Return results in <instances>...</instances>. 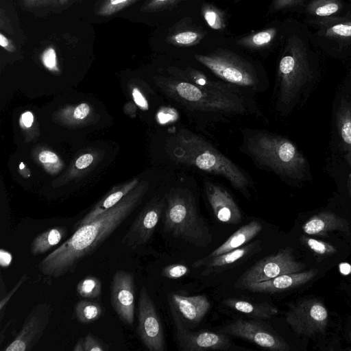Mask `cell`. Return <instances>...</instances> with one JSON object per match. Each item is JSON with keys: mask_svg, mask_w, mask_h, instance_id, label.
<instances>
[{"mask_svg": "<svg viewBox=\"0 0 351 351\" xmlns=\"http://www.w3.org/2000/svg\"><path fill=\"white\" fill-rule=\"evenodd\" d=\"M263 229L262 224L256 220H252L241 226L233 233L222 245L213 250L206 258H210L237 249L251 241Z\"/></svg>", "mask_w": 351, "mask_h": 351, "instance_id": "cell-21", "label": "cell"}, {"mask_svg": "<svg viewBox=\"0 0 351 351\" xmlns=\"http://www.w3.org/2000/svg\"><path fill=\"white\" fill-rule=\"evenodd\" d=\"M304 267L302 263L295 260L292 248L286 247L256 262L241 276L234 287L243 289L250 283L267 280L285 274L300 272Z\"/></svg>", "mask_w": 351, "mask_h": 351, "instance_id": "cell-8", "label": "cell"}, {"mask_svg": "<svg viewBox=\"0 0 351 351\" xmlns=\"http://www.w3.org/2000/svg\"><path fill=\"white\" fill-rule=\"evenodd\" d=\"M136 1L137 0H106L98 10L97 14L102 16H110Z\"/></svg>", "mask_w": 351, "mask_h": 351, "instance_id": "cell-30", "label": "cell"}, {"mask_svg": "<svg viewBox=\"0 0 351 351\" xmlns=\"http://www.w3.org/2000/svg\"><path fill=\"white\" fill-rule=\"evenodd\" d=\"M164 230L196 247H205L213 234L199 215L193 193L186 188H173L165 197Z\"/></svg>", "mask_w": 351, "mask_h": 351, "instance_id": "cell-5", "label": "cell"}, {"mask_svg": "<svg viewBox=\"0 0 351 351\" xmlns=\"http://www.w3.org/2000/svg\"><path fill=\"white\" fill-rule=\"evenodd\" d=\"M73 351H84V338L80 339L73 348Z\"/></svg>", "mask_w": 351, "mask_h": 351, "instance_id": "cell-47", "label": "cell"}, {"mask_svg": "<svg viewBox=\"0 0 351 351\" xmlns=\"http://www.w3.org/2000/svg\"><path fill=\"white\" fill-rule=\"evenodd\" d=\"M223 304L235 311L259 319L271 318L278 312L277 307L266 302H252L237 298H228L223 300Z\"/></svg>", "mask_w": 351, "mask_h": 351, "instance_id": "cell-22", "label": "cell"}, {"mask_svg": "<svg viewBox=\"0 0 351 351\" xmlns=\"http://www.w3.org/2000/svg\"><path fill=\"white\" fill-rule=\"evenodd\" d=\"M176 343L182 351L228 350L233 346L228 336L221 332H194L174 322Z\"/></svg>", "mask_w": 351, "mask_h": 351, "instance_id": "cell-15", "label": "cell"}, {"mask_svg": "<svg viewBox=\"0 0 351 351\" xmlns=\"http://www.w3.org/2000/svg\"><path fill=\"white\" fill-rule=\"evenodd\" d=\"M308 234L324 235L330 231H349L348 221L330 211L320 213L310 218L302 226Z\"/></svg>", "mask_w": 351, "mask_h": 351, "instance_id": "cell-20", "label": "cell"}, {"mask_svg": "<svg viewBox=\"0 0 351 351\" xmlns=\"http://www.w3.org/2000/svg\"><path fill=\"white\" fill-rule=\"evenodd\" d=\"M195 58L223 82L254 90L259 86L255 68L237 53L219 49L208 54H195Z\"/></svg>", "mask_w": 351, "mask_h": 351, "instance_id": "cell-7", "label": "cell"}, {"mask_svg": "<svg viewBox=\"0 0 351 351\" xmlns=\"http://www.w3.org/2000/svg\"><path fill=\"white\" fill-rule=\"evenodd\" d=\"M84 351H106L108 346L91 333L84 337Z\"/></svg>", "mask_w": 351, "mask_h": 351, "instance_id": "cell-34", "label": "cell"}, {"mask_svg": "<svg viewBox=\"0 0 351 351\" xmlns=\"http://www.w3.org/2000/svg\"><path fill=\"white\" fill-rule=\"evenodd\" d=\"M69 0H59V4L60 5H64L66 4Z\"/></svg>", "mask_w": 351, "mask_h": 351, "instance_id": "cell-50", "label": "cell"}, {"mask_svg": "<svg viewBox=\"0 0 351 351\" xmlns=\"http://www.w3.org/2000/svg\"><path fill=\"white\" fill-rule=\"evenodd\" d=\"M138 335L149 351H164L165 341L162 324L155 305L145 286L138 301Z\"/></svg>", "mask_w": 351, "mask_h": 351, "instance_id": "cell-10", "label": "cell"}, {"mask_svg": "<svg viewBox=\"0 0 351 351\" xmlns=\"http://www.w3.org/2000/svg\"><path fill=\"white\" fill-rule=\"evenodd\" d=\"M165 206V200L154 199L132 222L121 243L132 249L147 243L155 231Z\"/></svg>", "mask_w": 351, "mask_h": 351, "instance_id": "cell-14", "label": "cell"}, {"mask_svg": "<svg viewBox=\"0 0 351 351\" xmlns=\"http://www.w3.org/2000/svg\"><path fill=\"white\" fill-rule=\"evenodd\" d=\"M89 113V106L86 104H81L76 107L73 116L75 119H82Z\"/></svg>", "mask_w": 351, "mask_h": 351, "instance_id": "cell-42", "label": "cell"}, {"mask_svg": "<svg viewBox=\"0 0 351 351\" xmlns=\"http://www.w3.org/2000/svg\"><path fill=\"white\" fill-rule=\"evenodd\" d=\"M261 249V242L256 241L215 257L199 258L193 262L191 266L193 268L204 267L201 274L207 276L221 272L228 267L242 262L258 253Z\"/></svg>", "mask_w": 351, "mask_h": 351, "instance_id": "cell-18", "label": "cell"}, {"mask_svg": "<svg viewBox=\"0 0 351 351\" xmlns=\"http://www.w3.org/2000/svg\"><path fill=\"white\" fill-rule=\"evenodd\" d=\"M348 188L350 193L351 194V175L350 176L349 180H348Z\"/></svg>", "mask_w": 351, "mask_h": 351, "instance_id": "cell-49", "label": "cell"}, {"mask_svg": "<svg viewBox=\"0 0 351 351\" xmlns=\"http://www.w3.org/2000/svg\"><path fill=\"white\" fill-rule=\"evenodd\" d=\"M27 276L24 274L17 282L15 286L12 288V291H10L5 297L2 298L0 302V310H1V317H2V315L3 313V308L7 305L8 302L10 300L11 297L13 294L18 290L20 286L27 280Z\"/></svg>", "mask_w": 351, "mask_h": 351, "instance_id": "cell-37", "label": "cell"}, {"mask_svg": "<svg viewBox=\"0 0 351 351\" xmlns=\"http://www.w3.org/2000/svg\"><path fill=\"white\" fill-rule=\"evenodd\" d=\"M337 126L342 145L346 152V158L351 167V102L343 99L336 114Z\"/></svg>", "mask_w": 351, "mask_h": 351, "instance_id": "cell-23", "label": "cell"}, {"mask_svg": "<svg viewBox=\"0 0 351 351\" xmlns=\"http://www.w3.org/2000/svg\"><path fill=\"white\" fill-rule=\"evenodd\" d=\"M49 302L36 305L30 311L23 325L5 351H29L38 343L49 324L51 313Z\"/></svg>", "mask_w": 351, "mask_h": 351, "instance_id": "cell-12", "label": "cell"}, {"mask_svg": "<svg viewBox=\"0 0 351 351\" xmlns=\"http://www.w3.org/2000/svg\"><path fill=\"white\" fill-rule=\"evenodd\" d=\"M93 157L90 154H86L79 157L76 162L75 166L78 169H84L88 167L93 162Z\"/></svg>", "mask_w": 351, "mask_h": 351, "instance_id": "cell-41", "label": "cell"}, {"mask_svg": "<svg viewBox=\"0 0 351 351\" xmlns=\"http://www.w3.org/2000/svg\"><path fill=\"white\" fill-rule=\"evenodd\" d=\"M0 45L8 51L13 52L15 51V47L12 42L2 33L0 34Z\"/></svg>", "mask_w": 351, "mask_h": 351, "instance_id": "cell-45", "label": "cell"}, {"mask_svg": "<svg viewBox=\"0 0 351 351\" xmlns=\"http://www.w3.org/2000/svg\"><path fill=\"white\" fill-rule=\"evenodd\" d=\"M219 332L240 337L271 351H288L289 345L263 323L239 318L226 325Z\"/></svg>", "mask_w": 351, "mask_h": 351, "instance_id": "cell-11", "label": "cell"}, {"mask_svg": "<svg viewBox=\"0 0 351 351\" xmlns=\"http://www.w3.org/2000/svg\"><path fill=\"white\" fill-rule=\"evenodd\" d=\"M339 8V7L337 3L335 2H330L317 7L315 9V12L319 16H327L337 12Z\"/></svg>", "mask_w": 351, "mask_h": 351, "instance_id": "cell-36", "label": "cell"}, {"mask_svg": "<svg viewBox=\"0 0 351 351\" xmlns=\"http://www.w3.org/2000/svg\"><path fill=\"white\" fill-rule=\"evenodd\" d=\"M77 293L82 298H97L101 295V282L96 276L88 275L82 278L76 286Z\"/></svg>", "mask_w": 351, "mask_h": 351, "instance_id": "cell-27", "label": "cell"}, {"mask_svg": "<svg viewBox=\"0 0 351 351\" xmlns=\"http://www.w3.org/2000/svg\"><path fill=\"white\" fill-rule=\"evenodd\" d=\"M328 317V311L324 304L315 299L303 300L292 304L285 316L292 330L304 336L323 332Z\"/></svg>", "mask_w": 351, "mask_h": 351, "instance_id": "cell-9", "label": "cell"}, {"mask_svg": "<svg viewBox=\"0 0 351 351\" xmlns=\"http://www.w3.org/2000/svg\"><path fill=\"white\" fill-rule=\"evenodd\" d=\"M302 241L306 244L314 252L319 255H330L336 252L335 247L320 241L303 237Z\"/></svg>", "mask_w": 351, "mask_h": 351, "instance_id": "cell-31", "label": "cell"}, {"mask_svg": "<svg viewBox=\"0 0 351 351\" xmlns=\"http://www.w3.org/2000/svg\"><path fill=\"white\" fill-rule=\"evenodd\" d=\"M12 261V254L3 250L1 249L0 250V264L2 267H8L10 266Z\"/></svg>", "mask_w": 351, "mask_h": 351, "instance_id": "cell-44", "label": "cell"}, {"mask_svg": "<svg viewBox=\"0 0 351 351\" xmlns=\"http://www.w3.org/2000/svg\"><path fill=\"white\" fill-rule=\"evenodd\" d=\"M132 96L134 102L141 108L147 109V103L145 97L141 93L138 88H134L132 90Z\"/></svg>", "mask_w": 351, "mask_h": 351, "instance_id": "cell-43", "label": "cell"}, {"mask_svg": "<svg viewBox=\"0 0 351 351\" xmlns=\"http://www.w3.org/2000/svg\"><path fill=\"white\" fill-rule=\"evenodd\" d=\"M159 84L171 101L191 112L226 115L251 112L250 103L240 88L232 90L205 88L171 75L160 77Z\"/></svg>", "mask_w": 351, "mask_h": 351, "instance_id": "cell-3", "label": "cell"}, {"mask_svg": "<svg viewBox=\"0 0 351 351\" xmlns=\"http://www.w3.org/2000/svg\"><path fill=\"white\" fill-rule=\"evenodd\" d=\"M293 1L294 0H276L274 6L276 8H282Z\"/></svg>", "mask_w": 351, "mask_h": 351, "instance_id": "cell-48", "label": "cell"}, {"mask_svg": "<svg viewBox=\"0 0 351 351\" xmlns=\"http://www.w3.org/2000/svg\"><path fill=\"white\" fill-rule=\"evenodd\" d=\"M42 60L44 65L50 70H56V55L53 48H47L43 53Z\"/></svg>", "mask_w": 351, "mask_h": 351, "instance_id": "cell-35", "label": "cell"}, {"mask_svg": "<svg viewBox=\"0 0 351 351\" xmlns=\"http://www.w3.org/2000/svg\"><path fill=\"white\" fill-rule=\"evenodd\" d=\"M141 193L132 195L92 221L77 228L59 247L38 265L49 278H58L73 273L79 263L93 254L123 223L139 202Z\"/></svg>", "mask_w": 351, "mask_h": 351, "instance_id": "cell-1", "label": "cell"}, {"mask_svg": "<svg viewBox=\"0 0 351 351\" xmlns=\"http://www.w3.org/2000/svg\"><path fill=\"white\" fill-rule=\"evenodd\" d=\"M350 337H351V334H350Z\"/></svg>", "mask_w": 351, "mask_h": 351, "instance_id": "cell-52", "label": "cell"}, {"mask_svg": "<svg viewBox=\"0 0 351 351\" xmlns=\"http://www.w3.org/2000/svg\"><path fill=\"white\" fill-rule=\"evenodd\" d=\"M276 30L268 28L247 36L237 41L238 45L251 49H260L269 45L274 39Z\"/></svg>", "mask_w": 351, "mask_h": 351, "instance_id": "cell-26", "label": "cell"}, {"mask_svg": "<svg viewBox=\"0 0 351 351\" xmlns=\"http://www.w3.org/2000/svg\"><path fill=\"white\" fill-rule=\"evenodd\" d=\"M310 76L304 50L294 41L289 43L278 67L277 99L283 109H289L296 101Z\"/></svg>", "mask_w": 351, "mask_h": 351, "instance_id": "cell-6", "label": "cell"}, {"mask_svg": "<svg viewBox=\"0 0 351 351\" xmlns=\"http://www.w3.org/2000/svg\"><path fill=\"white\" fill-rule=\"evenodd\" d=\"M189 271V268L184 265L172 264L165 267L161 275L169 279H178L186 276Z\"/></svg>", "mask_w": 351, "mask_h": 351, "instance_id": "cell-32", "label": "cell"}, {"mask_svg": "<svg viewBox=\"0 0 351 351\" xmlns=\"http://www.w3.org/2000/svg\"><path fill=\"white\" fill-rule=\"evenodd\" d=\"M182 0H150L145 5L141 10L143 12H156L171 7Z\"/></svg>", "mask_w": 351, "mask_h": 351, "instance_id": "cell-33", "label": "cell"}, {"mask_svg": "<svg viewBox=\"0 0 351 351\" xmlns=\"http://www.w3.org/2000/svg\"><path fill=\"white\" fill-rule=\"evenodd\" d=\"M102 313V306L95 301L80 300L75 306L76 317L82 324H89L99 319Z\"/></svg>", "mask_w": 351, "mask_h": 351, "instance_id": "cell-25", "label": "cell"}, {"mask_svg": "<svg viewBox=\"0 0 351 351\" xmlns=\"http://www.w3.org/2000/svg\"><path fill=\"white\" fill-rule=\"evenodd\" d=\"M169 303L174 322L188 329L199 324L211 307L204 295L186 296L171 293Z\"/></svg>", "mask_w": 351, "mask_h": 351, "instance_id": "cell-16", "label": "cell"}, {"mask_svg": "<svg viewBox=\"0 0 351 351\" xmlns=\"http://www.w3.org/2000/svg\"><path fill=\"white\" fill-rule=\"evenodd\" d=\"M27 8H38L59 3V0H23Z\"/></svg>", "mask_w": 351, "mask_h": 351, "instance_id": "cell-39", "label": "cell"}, {"mask_svg": "<svg viewBox=\"0 0 351 351\" xmlns=\"http://www.w3.org/2000/svg\"><path fill=\"white\" fill-rule=\"evenodd\" d=\"M134 278L132 273L117 270L110 286V303L122 322L132 326L134 320Z\"/></svg>", "mask_w": 351, "mask_h": 351, "instance_id": "cell-13", "label": "cell"}, {"mask_svg": "<svg viewBox=\"0 0 351 351\" xmlns=\"http://www.w3.org/2000/svg\"><path fill=\"white\" fill-rule=\"evenodd\" d=\"M245 152L260 167L278 176L303 180L307 162L297 146L288 138L270 132L257 131L245 141Z\"/></svg>", "mask_w": 351, "mask_h": 351, "instance_id": "cell-4", "label": "cell"}, {"mask_svg": "<svg viewBox=\"0 0 351 351\" xmlns=\"http://www.w3.org/2000/svg\"><path fill=\"white\" fill-rule=\"evenodd\" d=\"M168 153L177 163L225 178L246 198L254 182L250 176L207 140L186 129L178 130L169 140Z\"/></svg>", "mask_w": 351, "mask_h": 351, "instance_id": "cell-2", "label": "cell"}, {"mask_svg": "<svg viewBox=\"0 0 351 351\" xmlns=\"http://www.w3.org/2000/svg\"><path fill=\"white\" fill-rule=\"evenodd\" d=\"M204 187L206 199L217 220L232 225L241 222L240 208L226 189L208 180L204 182Z\"/></svg>", "mask_w": 351, "mask_h": 351, "instance_id": "cell-17", "label": "cell"}, {"mask_svg": "<svg viewBox=\"0 0 351 351\" xmlns=\"http://www.w3.org/2000/svg\"><path fill=\"white\" fill-rule=\"evenodd\" d=\"M330 33L331 34L342 36H351V25L350 24H337L330 28Z\"/></svg>", "mask_w": 351, "mask_h": 351, "instance_id": "cell-38", "label": "cell"}, {"mask_svg": "<svg viewBox=\"0 0 351 351\" xmlns=\"http://www.w3.org/2000/svg\"><path fill=\"white\" fill-rule=\"evenodd\" d=\"M24 167L23 164V163H21L20 165V169H23Z\"/></svg>", "mask_w": 351, "mask_h": 351, "instance_id": "cell-51", "label": "cell"}, {"mask_svg": "<svg viewBox=\"0 0 351 351\" xmlns=\"http://www.w3.org/2000/svg\"><path fill=\"white\" fill-rule=\"evenodd\" d=\"M21 121L25 127H31L34 121L33 114L30 112H25L21 116Z\"/></svg>", "mask_w": 351, "mask_h": 351, "instance_id": "cell-46", "label": "cell"}, {"mask_svg": "<svg viewBox=\"0 0 351 351\" xmlns=\"http://www.w3.org/2000/svg\"><path fill=\"white\" fill-rule=\"evenodd\" d=\"M38 159L42 163H55L58 160V158L56 154L50 151H43L38 155Z\"/></svg>", "mask_w": 351, "mask_h": 351, "instance_id": "cell-40", "label": "cell"}, {"mask_svg": "<svg viewBox=\"0 0 351 351\" xmlns=\"http://www.w3.org/2000/svg\"><path fill=\"white\" fill-rule=\"evenodd\" d=\"M203 17L208 25L215 29H223L226 27L225 17L221 11L214 5L204 3L202 8Z\"/></svg>", "mask_w": 351, "mask_h": 351, "instance_id": "cell-29", "label": "cell"}, {"mask_svg": "<svg viewBox=\"0 0 351 351\" xmlns=\"http://www.w3.org/2000/svg\"><path fill=\"white\" fill-rule=\"evenodd\" d=\"M67 230L64 226H56L38 234L30 245V252L34 256L45 254L58 244L65 237Z\"/></svg>", "mask_w": 351, "mask_h": 351, "instance_id": "cell-24", "label": "cell"}, {"mask_svg": "<svg viewBox=\"0 0 351 351\" xmlns=\"http://www.w3.org/2000/svg\"><path fill=\"white\" fill-rule=\"evenodd\" d=\"M315 275L316 271L313 269L304 272L285 274L267 280L248 284L243 289L256 293H274L300 287Z\"/></svg>", "mask_w": 351, "mask_h": 351, "instance_id": "cell-19", "label": "cell"}, {"mask_svg": "<svg viewBox=\"0 0 351 351\" xmlns=\"http://www.w3.org/2000/svg\"><path fill=\"white\" fill-rule=\"evenodd\" d=\"M204 36V33L200 31L185 30L170 35L168 41L176 46H193L199 43Z\"/></svg>", "mask_w": 351, "mask_h": 351, "instance_id": "cell-28", "label": "cell"}]
</instances>
